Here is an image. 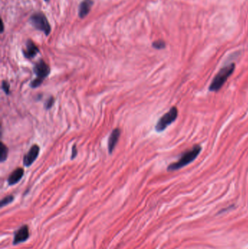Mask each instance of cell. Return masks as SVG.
Returning <instances> with one entry per match:
<instances>
[{
    "mask_svg": "<svg viewBox=\"0 0 248 249\" xmlns=\"http://www.w3.org/2000/svg\"><path fill=\"white\" fill-rule=\"evenodd\" d=\"M201 151L202 147L199 145L194 146L191 149L184 152L177 162L170 165L167 167V170L174 171V170H179L181 168L185 167L186 165L193 162L197 157Z\"/></svg>",
    "mask_w": 248,
    "mask_h": 249,
    "instance_id": "cell-1",
    "label": "cell"
},
{
    "mask_svg": "<svg viewBox=\"0 0 248 249\" xmlns=\"http://www.w3.org/2000/svg\"><path fill=\"white\" fill-rule=\"evenodd\" d=\"M235 69V64L231 63L224 66L215 75L209 87V90L212 92H217L221 90L229 77L231 75Z\"/></svg>",
    "mask_w": 248,
    "mask_h": 249,
    "instance_id": "cell-2",
    "label": "cell"
},
{
    "mask_svg": "<svg viewBox=\"0 0 248 249\" xmlns=\"http://www.w3.org/2000/svg\"><path fill=\"white\" fill-rule=\"evenodd\" d=\"M178 115V110L175 106H173L157 122L155 126L156 131L162 132L163 130H165L170 124L175 121Z\"/></svg>",
    "mask_w": 248,
    "mask_h": 249,
    "instance_id": "cell-3",
    "label": "cell"
},
{
    "mask_svg": "<svg viewBox=\"0 0 248 249\" xmlns=\"http://www.w3.org/2000/svg\"><path fill=\"white\" fill-rule=\"evenodd\" d=\"M30 22L36 29L43 31L46 35L50 33L51 27L46 16L42 13H37L31 15Z\"/></svg>",
    "mask_w": 248,
    "mask_h": 249,
    "instance_id": "cell-4",
    "label": "cell"
},
{
    "mask_svg": "<svg viewBox=\"0 0 248 249\" xmlns=\"http://www.w3.org/2000/svg\"><path fill=\"white\" fill-rule=\"evenodd\" d=\"M34 71L37 76V79L44 81V80L49 75L50 72V69L49 66L45 63L43 60H39L37 63L35 64L34 68Z\"/></svg>",
    "mask_w": 248,
    "mask_h": 249,
    "instance_id": "cell-5",
    "label": "cell"
},
{
    "mask_svg": "<svg viewBox=\"0 0 248 249\" xmlns=\"http://www.w3.org/2000/svg\"><path fill=\"white\" fill-rule=\"evenodd\" d=\"M39 153V147L38 145L32 146L29 151L27 152V154L24 156L23 157V165L25 166H30L35 161L37 158Z\"/></svg>",
    "mask_w": 248,
    "mask_h": 249,
    "instance_id": "cell-6",
    "label": "cell"
},
{
    "mask_svg": "<svg viewBox=\"0 0 248 249\" xmlns=\"http://www.w3.org/2000/svg\"><path fill=\"white\" fill-rule=\"evenodd\" d=\"M29 237V227L26 225L22 226L21 228L18 229L15 232V235H14V240L13 243L19 244L21 243H23L27 240Z\"/></svg>",
    "mask_w": 248,
    "mask_h": 249,
    "instance_id": "cell-7",
    "label": "cell"
},
{
    "mask_svg": "<svg viewBox=\"0 0 248 249\" xmlns=\"http://www.w3.org/2000/svg\"><path fill=\"white\" fill-rule=\"evenodd\" d=\"M39 50L37 45L31 40H28L26 49L23 50V55L26 59H33L39 53Z\"/></svg>",
    "mask_w": 248,
    "mask_h": 249,
    "instance_id": "cell-8",
    "label": "cell"
},
{
    "mask_svg": "<svg viewBox=\"0 0 248 249\" xmlns=\"http://www.w3.org/2000/svg\"><path fill=\"white\" fill-rule=\"evenodd\" d=\"M120 130L119 128H116L111 132V135L109 136V141H108V148H109V154H111L113 150L114 149L116 145H117L118 140H119L120 136Z\"/></svg>",
    "mask_w": 248,
    "mask_h": 249,
    "instance_id": "cell-9",
    "label": "cell"
},
{
    "mask_svg": "<svg viewBox=\"0 0 248 249\" xmlns=\"http://www.w3.org/2000/svg\"><path fill=\"white\" fill-rule=\"evenodd\" d=\"M93 5V0H84L81 2L79 8V16L81 18H84L88 15Z\"/></svg>",
    "mask_w": 248,
    "mask_h": 249,
    "instance_id": "cell-10",
    "label": "cell"
},
{
    "mask_svg": "<svg viewBox=\"0 0 248 249\" xmlns=\"http://www.w3.org/2000/svg\"><path fill=\"white\" fill-rule=\"evenodd\" d=\"M23 174L24 171L23 168H16L7 178V182L9 184V185H14V184H17L21 179L22 177H23Z\"/></svg>",
    "mask_w": 248,
    "mask_h": 249,
    "instance_id": "cell-11",
    "label": "cell"
},
{
    "mask_svg": "<svg viewBox=\"0 0 248 249\" xmlns=\"http://www.w3.org/2000/svg\"><path fill=\"white\" fill-rule=\"evenodd\" d=\"M8 155V149L3 143L1 144V148H0V160L1 162H4L7 160Z\"/></svg>",
    "mask_w": 248,
    "mask_h": 249,
    "instance_id": "cell-12",
    "label": "cell"
},
{
    "mask_svg": "<svg viewBox=\"0 0 248 249\" xmlns=\"http://www.w3.org/2000/svg\"><path fill=\"white\" fill-rule=\"evenodd\" d=\"M152 46H153V47H154L155 49L162 50L165 47V43L163 41V40H157V41L154 42L153 44H152Z\"/></svg>",
    "mask_w": 248,
    "mask_h": 249,
    "instance_id": "cell-13",
    "label": "cell"
},
{
    "mask_svg": "<svg viewBox=\"0 0 248 249\" xmlns=\"http://www.w3.org/2000/svg\"><path fill=\"white\" fill-rule=\"evenodd\" d=\"M14 199V197L13 195H8L5 198H4L2 200H1V206L3 207L6 206V205H8L9 203L13 201Z\"/></svg>",
    "mask_w": 248,
    "mask_h": 249,
    "instance_id": "cell-14",
    "label": "cell"
},
{
    "mask_svg": "<svg viewBox=\"0 0 248 249\" xmlns=\"http://www.w3.org/2000/svg\"><path fill=\"white\" fill-rule=\"evenodd\" d=\"M54 102H55V98L53 97H50L46 101L45 104V107L46 109H50V108L53 106V105L54 104Z\"/></svg>",
    "mask_w": 248,
    "mask_h": 249,
    "instance_id": "cell-15",
    "label": "cell"
},
{
    "mask_svg": "<svg viewBox=\"0 0 248 249\" xmlns=\"http://www.w3.org/2000/svg\"><path fill=\"white\" fill-rule=\"evenodd\" d=\"M2 88L4 92H5L6 94L9 95L10 94V85H9V83L6 81V80H4V81H2Z\"/></svg>",
    "mask_w": 248,
    "mask_h": 249,
    "instance_id": "cell-16",
    "label": "cell"
},
{
    "mask_svg": "<svg viewBox=\"0 0 248 249\" xmlns=\"http://www.w3.org/2000/svg\"><path fill=\"white\" fill-rule=\"evenodd\" d=\"M77 155V145L74 144L72 147V152H71V159L73 160L74 158H75Z\"/></svg>",
    "mask_w": 248,
    "mask_h": 249,
    "instance_id": "cell-17",
    "label": "cell"
},
{
    "mask_svg": "<svg viewBox=\"0 0 248 249\" xmlns=\"http://www.w3.org/2000/svg\"><path fill=\"white\" fill-rule=\"evenodd\" d=\"M1 24H2V31H2H2H3V30H4V27H3V22H2H2H1Z\"/></svg>",
    "mask_w": 248,
    "mask_h": 249,
    "instance_id": "cell-18",
    "label": "cell"
},
{
    "mask_svg": "<svg viewBox=\"0 0 248 249\" xmlns=\"http://www.w3.org/2000/svg\"><path fill=\"white\" fill-rule=\"evenodd\" d=\"M45 1H48V0H45Z\"/></svg>",
    "mask_w": 248,
    "mask_h": 249,
    "instance_id": "cell-19",
    "label": "cell"
}]
</instances>
